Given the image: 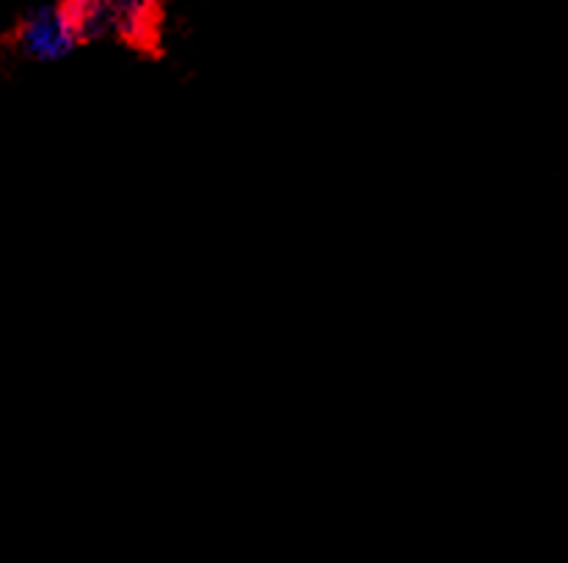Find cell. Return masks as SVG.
I'll return each mask as SVG.
<instances>
[{
	"mask_svg": "<svg viewBox=\"0 0 568 563\" xmlns=\"http://www.w3.org/2000/svg\"><path fill=\"white\" fill-rule=\"evenodd\" d=\"M83 45L67 3L31 12L14 31V50L36 64H56Z\"/></svg>",
	"mask_w": 568,
	"mask_h": 563,
	"instance_id": "cell-1",
	"label": "cell"
},
{
	"mask_svg": "<svg viewBox=\"0 0 568 563\" xmlns=\"http://www.w3.org/2000/svg\"><path fill=\"white\" fill-rule=\"evenodd\" d=\"M72 7H105L116 20V36L144 42L158 20V0H67Z\"/></svg>",
	"mask_w": 568,
	"mask_h": 563,
	"instance_id": "cell-2",
	"label": "cell"
}]
</instances>
